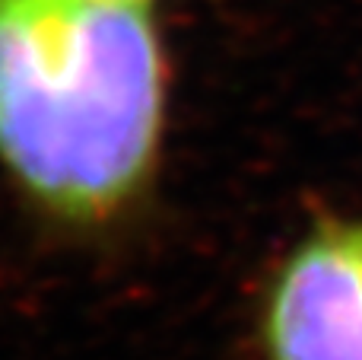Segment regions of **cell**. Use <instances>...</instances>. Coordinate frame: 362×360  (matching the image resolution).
Masks as SVG:
<instances>
[{
	"instance_id": "obj_1",
	"label": "cell",
	"mask_w": 362,
	"mask_h": 360,
	"mask_svg": "<svg viewBox=\"0 0 362 360\" xmlns=\"http://www.w3.org/2000/svg\"><path fill=\"white\" fill-rule=\"evenodd\" d=\"M165 115L146 0H0V163L51 220L99 230L144 201Z\"/></svg>"
},
{
	"instance_id": "obj_2",
	"label": "cell",
	"mask_w": 362,
	"mask_h": 360,
	"mask_svg": "<svg viewBox=\"0 0 362 360\" xmlns=\"http://www.w3.org/2000/svg\"><path fill=\"white\" fill-rule=\"evenodd\" d=\"M261 360H362V217H321L257 303Z\"/></svg>"
}]
</instances>
